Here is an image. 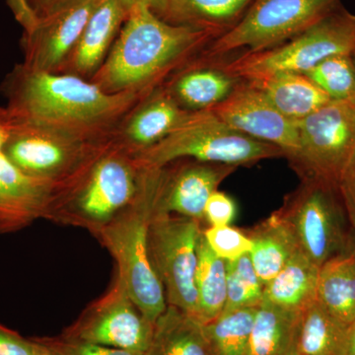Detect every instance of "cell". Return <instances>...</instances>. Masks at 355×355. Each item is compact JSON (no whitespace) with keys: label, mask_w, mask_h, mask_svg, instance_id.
<instances>
[{"label":"cell","mask_w":355,"mask_h":355,"mask_svg":"<svg viewBox=\"0 0 355 355\" xmlns=\"http://www.w3.org/2000/svg\"><path fill=\"white\" fill-rule=\"evenodd\" d=\"M198 292L197 319L202 324L216 319L223 312L227 297L226 261L219 258L200 236L196 275Z\"/></svg>","instance_id":"27"},{"label":"cell","mask_w":355,"mask_h":355,"mask_svg":"<svg viewBox=\"0 0 355 355\" xmlns=\"http://www.w3.org/2000/svg\"><path fill=\"white\" fill-rule=\"evenodd\" d=\"M302 311L261 303L257 308L247 355H297Z\"/></svg>","instance_id":"22"},{"label":"cell","mask_w":355,"mask_h":355,"mask_svg":"<svg viewBox=\"0 0 355 355\" xmlns=\"http://www.w3.org/2000/svg\"><path fill=\"white\" fill-rule=\"evenodd\" d=\"M352 58H354V62L355 64V51H354V53H352Z\"/></svg>","instance_id":"42"},{"label":"cell","mask_w":355,"mask_h":355,"mask_svg":"<svg viewBox=\"0 0 355 355\" xmlns=\"http://www.w3.org/2000/svg\"><path fill=\"white\" fill-rule=\"evenodd\" d=\"M13 116L0 107V234L17 232L46 219L58 188L26 176L7 158L3 146Z\"/></svg>","instance_id":"15"},{"label":"cell","mask_w":355,"mask_h":355,"mask_svg":"<svg viewBox=\"0 0 355 355\" xmlns=\"http://www.w3.org/2000/svg\"><path fill=\"white\" fill-rule=\"evenodd\" d=\"M36 343L34 355H60L57 350L51 349L50 345L44 343L41 338H33Z\"/></svg>","instance_id":"40"},{"label":"cell","mask_w":355,"mask_h":355,"mask_svg":"<svg viewBox=\"0 0 355 355\" xmlns=\"http://www.w3.org/2000/svg\"><path fill=\"white\" fill-rule=\"evenodd\" d=\"M248 83L258 88L279 113L292 121L302 120L331 101L303 73L286 72Z\"/></svg>","instance_id":"20"},{"label":"cell","mask_w":355,"mask_h":355,"mask_svg":"<svg viewBox=\"0 0 355 355\" xmlns=\"http://www.w3.org/2000/svg\"><path fill=\"white\" fill-rule=\"evenodd\" d=\"M254 0H168L161 19L173 25L191 26L222 33L235 27Z\"/></svg>","instance_id":"25"},{"label":"cell","mask_w":355,"mask_h":355,"mask_svg":"<svg viewBox=\"0 0 355 355\" xmlns=\"http://www.w3.org/2000/svg\"><path fill=\"white\" fill-rule=\"evenodd\" d=\"M153 331L154 324L146 319L125 287L114 279L110 291L91 303L60 336L77 342L146 354Z\"/></svg>","instance_id":"12"},{"label":"cell","mask_w":355,"mask_h":355,"mask_svg":"<svg viewBox=\"0 0 355 355\" xmlns=\"http://www.w3.org/2000/svg\"><path fill=\"white\" fill-rule=\"evenodd\" d=\"M37 17L42 18L76 0H25Z\"/></svg>","instance_id":"37"},{"label":"cell","mask_w":355,"mask_h":355,"mask_svg":"<svg viewBox=\"0 0 355 355\" xmlns=\"http://www.w3.org/2000/svg\"><path fill=\"white\" fill-rule=\"evenodd\" d=\"M167 1L168 0H125L130 8L135 4H144V6L149 7L159 17H161L162 14L164 13Z\"/></svg>","instance_id":"39"},{"label":"cell","mask_w":355,"mask_h":355,"mask_svg":"<svg viewBox=\"0 0 355 355\" xmlns=\"http://www.w3.org/2000/svg\"><path fill=\"white\" fill-rule=\"evenodd\" d=\"M303 74L321 88L331 101L355 99V64L352 55L326 58Z\"/></svg>","instance_id":"31"},{"label":"cell","mask_w":355,"mask_h":355,"mask_svg":"<svg viewBox=\"0 0 355 355\" xmlns=\"http://www.w3.org/2000/svg\"><path fill=\"white\" fill-rule=\"evenodd\" d=\"M338 193L355 233V153L338 182Z\"/></svg>","instance_id":"36"},{"label":"cell","mask_w":355,"mask_h":355,"mask_svg":"<svg viewBox=\"0 0 355 355\" xmlns=\"http://www.w3.org/2000/svg\"><path fill=\"white\" fill-rule=\"evenodd\" d=\"M257 308L226 311L203 324L214 355H247Z\"/></svg>","instance_id":"29"},{"label":"cell","mask_w":355,"mask_h":355,"mask_svg":"<svg viewBox=\"0 0 355 355\" xmlns=\"http://www.w3.org/2000/svg\"><path fill=\"white\" fill-rule=\"evenodd\" d=\"M221 35L216 30L170 24L144 4H135L90 81L110 94H148Z\"/></svg>","instance_id":"2"},{"label":"cell","mask_w":355,"mask_h":355,"mask_svg":"<svg viewBox=\"0 0 355 355\" xmlns=\"http://www.w3.org/2000/svg\"><path fill=\"white\" fill-rule=\"evenodd\" d=\"M349 251L352 252V253L355 254V233L354 236H352V243H350V248Z\"/></svg>","instance_id":"41"},{"label":"cell","mask_w":355,"mask_h":355,"mask_svg":"<svg viewBox=\"0 0 355 355\" xmlns=\"http://www.w3.org/2000/svg\"><path fill=\"white\" fill-rule=\"evenodd\" d=\"M164 168L156 210L202 222L210 196L238 167L191 159L183 164Z\"/></svg>","instance_id":"16"},{"label":"cell","mask_w":355,"mask_h":355,"mask_svg":"<svg viewBox=\"0 0 355 355\" xmlns=\"http://www.w3.org/2000/svg\"><path fill=\"white\" fill-rule=\"evenodd\" d=\"M237 214V207L232 198L216 191L212 193L205 207V220L210 226L230 225Z\"/></svg>","instance_id":"34"},{"label":"cell","mask_w":355,"mask_h":355,"mask_svg":"<svg viewBox=\"0 0 355 355\" xmlns=\"http://www.w3.org/2000/svg\"><path fill=\"white\" fill-rule=\"evenodd\" d=\"M296 123L299 151L292 168L301 180L338 187L355 153V99L329 102Z\"/></svg>","instance_id":"11"},{"label":"cell","mask_w":355,"mask_h":355,"mask_svg":"<svg viewBox=\"0 0 355 355\" xmlns=\"http://www.w3.org/2000/svg\"><path fill=\"white\" fill-rule=\"evenodd\" d=\"M144 168L132 154L111 144L69 191L55 200L48 219L97 234L133 202Z\"/></svg>","instance_id":"4"},{"label":"cell","mask_w":355,"mask_h":355,"mask_svg":"<svg viewBox=\"0 0 355 355\" xmlns=\"http://www.w3.org/2000/svg\"><path fill=\"white\" fill-rule=\"evenodd\" d=\"M241 80L227 73L216 62L195 58L173 74L163 87L184 110H209L232 94Z\"/></svg>","instance_id":"19"},{"label":"cell","mask_w":355,"mask_h":355,"mask_svg":"<svg viewBox=\"0 0 355 355\" xmlns=\"http://www.w3.org/2000/svg\"><path fill=\"white\" fill-rule=\"evenodd\" d=\"M163 86L139 100L121 120L113 141L133 156L166 139L190 114Z\"/></svg>","instance_id":"17"},{"label":"cell","mask_w":355,"mask_h":355,"mask_svg":"<svg viewBox=\"0 0 355 355\" xmlns=\"http://www.w3.org/2000/svg\"><path fill=\"white\" fill-rule=\"evenodd\" d=\"M128 10L125 0H101L60 73L90 81L108 57Z\"/></svg>","instance_id":"18"},{"label":"cell","mask_w":355,"mask_h":355,"mask_svg":"<svg viewBox=\"0 0 355 355\" xmlns=\"http://www.w3.org/2000/svg\"><path fill=\"white\" fill-rule=\"evenodd\" d=\"M200 223L189 217L154 209L148 231L149 256L164 289L167 304L179 308L196 319V275L198 244L203 231Z\"/></svg>","instance_id":"10"},{"label":"cell","mask_w":355,"mask_h":355,"mask_svg":"<svg viewBox=\"0 0 355 355\" xmlns=\"http://www.w3.org/2000/svg\"><path fill=\"white\" fill-rule=\"evenodd\" d=\"M36 343L0 324V355H34Z\"/></svg>","instance_id":"35"},{"label":"cell","mask_w":355,"mask_h":355,"mask_svg":"<svg viewBox=\"0 0 355 355\" xmlns=\"http://www.w3.org/2000/svg\"><path fill=\"white\" fill-rule=\"evenodd\" d=\"M135 157L141 167L151 169L184 158L239 167L284 157V153L229 127L211 110H203L191 112L166 139Z\"/></svg>","instance_id":"6"},{"label":"cell","mask_w":355,"mask_h":355,"mask_svg":"<svg viewBox=\"0 0 355 355\" xmlns=\"http://www.w3.org/2000/svg\"><path fill=\"white\" fill-rule=\"evenodd\" d=\"M164 172L165 168H144L141 184L133 202L95 235L116 261V279L153 324L168 305L151 263L148 245L149 225Z\"/></svg>","instance_id":"3"},{"label":"cell","mask_w":355,"mask_h":355,"mask_svg":"<svg viewBox=\"0 0 355 355\" xmlns=\"http://www.w3.org/2000/svg\"><path fill=\"white\" fill-rule=\"evenodd\" d=\"M317 300L345 326L354 321V253L338 254L321 266Z\"/></svg>","instance_id":"26"},{"label":"cell","mask_w":355,"mask_h":355,"mask_svg":"<svg viewBox=\"0 0 355 355\" xmlns=\"http://www.w3.org/2000/svg\"><path fill=\"white\" fill-rule=\"evenodd\" d=\"M0 91L16 119L93 139H113L123 116L147 95L110 94L81 77L35 71L22 64L7 74Z\"/></svg>","instance_id":"1"},{"label":"cell","mask_w":355,"mask_h":355,"mask_svg":"<svg viewBox=\"0 0 355 355\" xmlns=\"http://www.w3.org/2000/svg\"><path fill=\"white\" fill-rule=\"evenodd\" d=\"M209 110L229 127L279 147L289 162L297 156V123L279 113L251 83L241 81L227 99Z\"/></svg>","instance_id":"14"},{"label":"cell","mask_w":355,"mask_h":355,"mask_svg":"<svg viewBox=\"0 0 355 355\" xmlns=\"http://www.w3.org/2000/svg\"><path fill=\"white\" fill-rule=\"evenodd\" d=\"M321 268L299 250L277 277L263 286L261 303L302 311L317 299Z\"/></svg>","instance_id":"21"},{"label":"cell","mask_w":355,"mask_h":355,"mask_svg":"<svg viewBox=\"0 0 355 355\" xmlns=\"http://www.w3.org/2000/svg\"><path fill=\"white\" fill-rule=\"evenodd\" d=\"M101 0H76L40 18L23 32L22 64L35 71L60 73Z\"/></svg>","instance_id":"13"},{"label":"cell","mask_w":355,"mask_h":355,"mask_svg":"<svg viewBox=\"0 0 355 355\" xmlns=\"http://www.w3.org/2000/svg\"><path fill=\"white\" fill-rule=\"evenodd\" d=\"M354 51L355 14L340 6L286 43L258 53H244L223 64L214 62L239 80L254 83L286 72L305 73L326 58L352 55Z\"/></svg>","instance_id":"7"},{"label":"cell","mask_w":355,"mask_h":355,"mask_svg":"<svg viewBox=\"0 0 355 355\" xmlns=\"http://www.w3.org/2000/svg\"><path fill=\"white\" fill-rule=\"evenodd\" d=\"M342 0H254L235 27L205 46L197 58L218 60L238 50L253 53L286 43L334 12Z\"/></svg>","instance_id":"9"},{"label":"cell","mask_w":355,"mask_h":355,"mask_svg":"<svg viewBox=\"0 0 355 355\" xmlns=\"http://www.w3.org/2000/svg\"><path fill=\"white\" fill-rule=\"evenodd\" d=\"M146 355H214L203 324L175 306L167 305L154 324Z\"/></svg>","instance_id":"23"},{"label":"cell","mask_w":355,"mask_h":355,"mask_svg":"<svg viewBox=\"0 0 355 355\" xmlns=\"http://www.w3.org/2000/svg\"><path fill=\"white\" fill-rule=\"evenodd\" d=\"M112 144L13 116L3 150L23 174L58 187L62 196Z\"/></svg>","instance_id":"5"},{"label":"cell","mask_w":355,"mask_h":355,"mask_svg":"<svg viewBox=\"0 0 355 355\" xmlns=\"http://www.w3.org/2000/svg\"><path fill=\"white\" fill-rule=\"evenodd\" d=\"M203 236L210 249L225 261H235L250 254L252 242L246 231L230 225L209 226L203 229Z\"/></svg>","instance_id":"32"},{"label":"cell","mask_w":355,"mask_h":355,"mask_svg":"<svg viewBox=\"0 0 355 355\" xmlns=\"http://www.w3.org/2000/svg\"><path fill=\"white\" fill-rule=\"evenodd\" d=\"M226 277L227 297L223 312L256 308L261 304L263 286L249 254L237 260L226 261Z\"/></svg>","instance_id":"30"},{"label":"cell","mask_w":355,"mask_h":355,"mask_svg":"<svg viewBox=\"0 0 355 355\" xmlns=\"http://www.w3.org/2000/svg\"><path fill=\"white\" fill-rule=\"evenodd\" d=\"M252 242V263L265 286L286 266L299 247L277 212L246 231Z\"/></svg>","instance_id":"24"},{"label":"cell","mask_w":355,"mask_h":355,"mask_svg":"<svg viewBox=\"0 0 355 355\" xmlns=\"http://www.w3.org/2000/svg\"><path fill=\"white\" fill-rule=\"evenodd\" d=\"M338 355H355V320L345 329L342 347Z\"/></svg>","instance_id":"38"},{"label":"cell","mask_w":355,"mask_h":355,"mask_svg":"<svg viewBox=\"0 0 355 355\" xmlns=\"http://www.w3.org/2000/svg\"><path fill=\"white\" fill-rule=\"evenodd\" d=\"M347 327L316 299L302 310L297 355H338Z\"/></svg>","instance_id":"28"},{"label":"cell","mask_w":355,"mask_h":355,"mask_svg":"<svg viewBox=\"0 0 355 355\" xmlns=\"http://www.w3.org/2000/svg\"><path fill=\"white\" fill-rule=\"evenodd\" d=\"M275 212L291 230L300 251L320 268L349 252L354 231L338 187L302 180Z\"/></svg>","instance_id":"8"},{"label":"cell","mask_w":355,"mask_h":355,"mask_svg":"<svg viewBox=\"0 0 355 355\" xmlns=\"http://www.w3.org/2000/svg\"><path fill=\"white\" fill-rule=\"evenodd\" d=\"M44 343L50 345L51 349L57 350L60 355H146V352H132L93 345V343L77 342L67 340L62 336L55 338H41Z\"/></svg>","instance_id":"33"}]
</instances>
